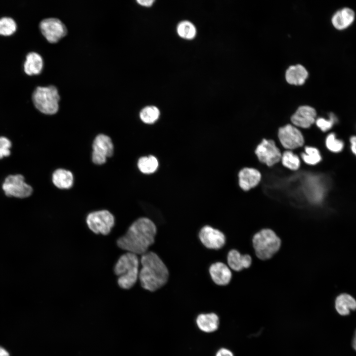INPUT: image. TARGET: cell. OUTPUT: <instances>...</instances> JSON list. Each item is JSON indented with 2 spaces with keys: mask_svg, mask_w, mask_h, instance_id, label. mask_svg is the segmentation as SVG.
I'll list each match as a JSON object with an SVG mask.
<instances>
[{
  "mask_svg": "<svg viewBox=\"0 0 356 356\" xmlns=\"http://www.w3.org/2000/svg\"><path fill=\"white\" fill-rule=\"evenodd\" d=\"M156 233V226L150 219L140 218L117 240V244L127 252L142 255L148 252L149 247L154 243Z\"/></svg>",
  "mask_w": 356,
  "mask_h": 356,
  "instance_id": "1",
  "label": "cell"
},
{
  "mask_svg": "<svg viewBox=\"0 0 356 356\" xmlns=\"http://www.w3.org/2000/svg\"><path fill=\"white\" fill-rule=\"evenodd\" d=\"M142 266L138 278L141 286L149 291H155L168 281L169 273L166 265L154 252H147L141 255Z\"/></svg>",
  "mask_w": 356,
  "mask_h": 356,
  "instance_id": "2",
  "label": "cell"
},
{
  "mask_svg": "<svg viewBox=\"0 0 356 356\" xmlns=\"http://www.w3.org/2000/svg\"><path fill=\"white\" fill-rule=\"evenodd\" d=\"M252 246L256 257L262 261L272 258L280 249L281 240L272 229L265 228L254 234Z\"/></svg>",
  "mask_w": 356,
  "mask_h": 356,
  "instance_id": "3",
  "label": "cell"
},
{
  "mask_svg": "<svg viewBox=\"0 0 356 356\" xmlns=\"http://www.w3.org/2000/svg\"><path fill=\"white\" fill-rule=\"evenodd\" d=\"M139 261L137 255L130 252L122 255L114 267L115 273L118 276V284L125 289L132 288L139 276Z\"/></svg>",
  "mask_w": 356,
  "mask_h": 356,
  "instance_id": "4",
  "label": "cell"
},
{
  "mask_svg": "<svg viewBox=\"0 0 356 356\" xmlns=\"http://www.w3.org/2000/svg\"><path fill=\"white\" fill-rule=\"evenodd\" d=\"M32 99L36 108L44 114L52 115L58 110L60 96L53 86L37 87L33 93Z\"/></svg>",
  "mask_w": 356,
  "mask_h": 356,
  "instance_id": "5",
  "label": "cell"
},
{
  "mask_svg": "<svg viewBox=\"0 0 356 356\" xmlns=\"http://www.w3.org/2000/svg\"><path fill=\"white\" fill-rule=\"evenodd\" d=\"M86 222L89 228L94 233L107 235L114 225L115 218L110 212L103 210L88 214Z\"/></svg>",
  "mask_w": 356,
  "mask_h": 356,
  "instance_id": "6",
  "label": "cell"
},
{
  "mask_svg": "<svg viewBox=\"0 0 356 356\" xmlns=\"http://www.w3.org/2000/svg\"><path fill=\"white\" fill-rule=\"evenodd\" d=\"M2 187L7 196L21 198L29 197L33 191L31 186L25 182L24 177L20 174L7 177Z\"/></svg>",
  "mask_w": 356,
  "mask_h": 356,
  "instance_id": "7",
  "label": "cell"
},
{
  "mask_svg": "<svg viewBox=\"0 0 356 356\" xmlns=\"http://www.w3.org/2000/svg\"><path fill=\"white\" fill-rule=\"evenodd\" d=\"M41 31L50 43H56L66 36L67 30L58 19L48 18L43 20L40 24Z\"/></svg>",
  "mask_w": 356,
  "mask_h": 356,
  "instance_id": "8",
  "label": "cell"
},
{
  "mask_svg": "<svg viewBox=\"0 0 356 356\" xmlns=\"http://www.w3.org/2000/svg\"><path fill=\"white\" fill-rule=\"evenodd\" d=\"M92 160L97 165L105 163L107 157L113 153V144L107 135L100 134L96 136L92 144Z\"/></svg>",
  "mask_w": 356,
  "mask_h": 356,
  "instance_id": "9",
  "label": "cell"
},
{
  "mask_svg": "<svg viewBox=\"0 0 356 356\" xmlns=\"http://www.w3.org/2000/svg\"><path fill=\"white\" fill-rule=\"evenodd\" d=\"M255 153L261 162L268 166L277 163L281 158L280 151L272 140L264 139L258 145Z\"/></svg>",
  "mask_w": 356,
  "mask_h": 356,
  "instance_id": "10",
  "label": "cell"
},
{
  "mask_svg": "<svg viewBox=\"0 0 356 356\" xmlns=\"http://www.w3.org/2000/svg\"><path fill=\"white\" fill-rule=\"evenodd\" d=\"M199 237L203 245L210 249H220L225 245L226 241L223 232L209 225L204 226L200 229Z\"/></svg>",
  "mask_w": 356,
  "mask_h": 356,
  "instance_id": "11",
  "label": "cell"
},
{
  "mask_svg": "<svg viewBox=\"0 0 356 356\" xmlns=\"http://www.w3.org/2000/svg\"><path fill=\"white\" fill-rule=\"evenodd\" d=\"M278 135L282 146L287 149L298 148L304 143V137L300 131L290 124L280 128Z\"/></svg>",
  "mask_w": 356,
  "mask_h": 356,
  "instance_id": "12",
  "label": "cell"
},
{
  "mask_svg": "<svg viewBox=\"0 0 356 356\" xmlns=\"http://www.w3.org/2000/svg\"><path fill=\"white\" fill-rule=\"evenodd\" d=\"M355 10L349 6H343L332 14L330 21L333 27L338 31H343L351 27L356 21Z\"/></svg>",
  "mask_w": 356,
  "mask_h": 356,
  "instance_id": "13",
  "label": "cell"
},
{
  "mask_svg": "<svg viewBox=\"0 0 356 356\" xmlns=\"http://www.w3.org/2000/svg\"><path fill=\"white\" fill-rule=\"evenodd\" d=\"M316 111L312 107L305 105L299 107L291 117L292 122L296 126L308 128L313 124Z\"/></svg>",
  "mask_w": 356,
  "mask_h": 356,
  "instance_id": "14",
  "label": "cell"
},
{
  "mask_svg": "<svg viewBox=\"0 0 356 356\" xmlns=\"http://www.w3.org/2000/svg\"><path fill=\"white\" fill-rule=\"evenodd\" d=\"M209 273L215 283L221 286L228 284L232 276L228 266L221 262L212 264L209 268Z\"/></svg>",
  "mask_w": 356,
  "mask_h": 356,
  "instance_id": "15",
  "label": "cell"
},
{
  "mask_svg": "<svg viewBox=\"0 0 356 356\" xmlns=\"http://www.w3.org/2000/svg\"><path fill=\"white\" fill-rule=\"evenodd\" d=\"M227 263L230 268L235 271H240L251 266L252 258L249 254H243L236 249H232L227 254Z\"/></svg>",
  "mask_w": 356,
  "mask_h": 356,
  "instance_id": "16",
  "label": "cell"
},
{
  "mask_svg": "<svg viewBox=\"0 0 356 356\" xmlns=\"http://www.w3.org/2000/svg\"><path fill=\"white\" fill-rule=\"evenodd\" d=\"M238 177L239 185L245 191L255 187L261 178V174L257 170L249 168L241 170Z\"/></svg>",
  "mask_w": 356,
  "mask_h": 356,
  "instance_id": "17",
  "label": "cell"
},
{
  "mask_svg": "<svg viewBox=\"0 0 356 356\" xmlns=\"http://www.w3.org/2000/svg\"><path fill=\"white\" fill-rule=\"evenodd\" d=\"M196 324L201 331L211 333L216 331L219 325V316L215 313H201L196 319Z\"/></svg>",
  "mask_w": 356,
  "mask_h": 356,
  "instance_id": "18",
  "label": "cell"
},
{
  "mask_svg": "<svg viewBox=\"0 0 356 356\" xmlns=\"http://www.w3.org/2000/svg\"><path fill=\"white\" fill-rule=\"evenodd\" d=\"M308 72L302 65L290 66L286 71L285 78L290 84L301 85L308 77Z\"/></svg>",
  "mask_w": 356,
  "mask_h": 356,
  "instance_id": "19",
  "label": "cell"
},
{
  "mask_svg": "<svg viewBox=\"0 0 356 356\" xmlns=\"http://www.w3.org/2000/svg\"><path fill=\"white\" fill-rule=\"evenodd\" d=\"M43 60L41 56L35 52L27 54L24 63V71L28 75H38L42 71Z\"/></svg>",
  "mask_w": 356,
  "mask_h": 356,
  "instance_id": "20",
  "label": "cell"
},
{
  "mask_svg": "<svg viewBox=\"0 0 356 356\" xmlns=\"http://www.w3.org/2000/svg\"><path fill=\"white\" fill-rule=\"evenodd\" d=\"M52 179L53 184L60 189H68L73 183L72 173L68 170L58 169L52 174Z\"/></svg>",
  "mask_w": 356,
  "mask_h": 356,
  "instance_id": "21",
  "label": "cell"
},
{
  "mask_svg": "<svg viewBox=\"0 0 356 356\" xmlns=\"http://www.w3.org/2000/svg\"><path fill=\"white\" fill-rule=\"evenodd\" d=\"M335 308L342 315L350 313L351 310L356 309V301L348 294H342L338 296L335 301Z\"/></svg>",
  "mask_w": 356,
  "mask_h": 356,
  "instance_id": "22",
  "label": "cell"
},
{
  "mask_svg": "<svg viewBox=\"0 0 356 356\" xmlns=\"http://www.w3.org/2000/svg\"><path fill=\"white\" fill-rule=\"evenodd\" d=\"M158 165V160L152 155L142 157L139 158L137 162V166L140 171L146 174L155 172Z\"/></svg>",
  "mask_w": 356,
  "mask_h": 356,
  "instance_id": "23",
  "label": "cell"
},
{
  "mask_svg": "<svg viewBox=\"0 0 356 356\" xmlns=\"http://www.w3.org/2000/svg\"><path fill=\"white\" fill-rule=\"evenodd\" d=\"M325 145L330 152L334 153H339L342 152L345 147L344 142L337 137L334 133L329 134L325 139Z\"/></svg>",
  "mask_w": 356,
  "mask_h": 356,
  "instance_id": "24",
  "label": "cell"
},
{
  "mask_svg": "<svg viewBox=\"0 0 356 356\" xmlns=\"http://www.w3.org/2000/svg\"><path fill=\"white\" fill-rule=\"evenodd\" d=\"M178 35L181 38L190 40L194 38L196 33V30L194 25L190 21H182L180 22L177 27Z\"/></svg>",
  "mask_w": 356,
  "mask_h": 356,
  "instance_id": "25",
  "label": "cell"
},
{
  "mask_svg": "<svg viewBox=\"0 0 356 356\" xmlns=\"http://www.w3.org/2000/svg\"><path fill=\"white\" fill-rule=\"evenodd\" d=\"M160 116V111L154 106H148L143 108L140 111V119L145 123L152 124L156 122Z\"/></svg>",
  "mask_w": 356,
  "mask_h": 356,
  "instance_id": "26",
  "label": "cell"
},
{
  "mask_svg": "<svg viewBox=\"0 0 356 356\" xmlns=\"http://www.w3.org/2000/svg\"><path fill=\"white\" fill-rule=\"evenodd\" d=\"M305 152L306 153H302L301 156L307 164L314 165L321 161L320 153L316 148L307 146L305 147Z\"/></svg>",
  "mask_w": 356,
  "mask_h": 356,
  "instance_id": "27",
  "label": "cell"
},
{
  "mask_svg": "<svg viewBox=\"0 0 356 356\" xmlns=\"http://www.w3.org/2000/svg\"><path fill=\"white\" fill-rule=\"evenodd\" d=\"M329 119L318 118L315 121L317 127L322 132H327L332 128L335 124L338 122V118L333 112H330L328 115Z\"/></svg>",
  "mask_w": 356,
  "mask_h": 356,
  "instance_id": "28",
  "label": "cell"
},
{
  "mask_svg": "<svg viewBox=\"0 0 356 356\" xmlns=\"http://www.w3.org/2000/svg\"><path fill=\"white\" fill-rule=\"evenodd\" d=\"M282 163L285 167L292 170H297L300 165L299 157L290 151L284 152L282 156Z\"/></svg>",
  "mask_w": 356,
  "mask_h": 356,
  "instance_id": "29",
  "label": "cell"
},
{
  "mask_svg": "<svg viewBox=\"0 0 356 356\" xmlns=\"http://www.w3.org/2000/svg\"><path fill=\"white\" fill-rule=\"evenodd\" d=\"M16 30V24L11 18L3 17L0 19V35L10 36Z\"/></svg>",
  "mask_w": 356,
  "mask_h": 356,
  "instance_id": "30",
  "label": "cell"
},
{
  "mask_svg": "<svg viewBox=\"0 0 356 356\" xmlns=\"http://www.w3.org/2000/svg\"><path fill=\"white\" fill-rule=\"evenodd\" d=\"M11 146L10 141L6 137H0V159L10 155V148Z\"/></svg>",
  "mask_w": 356,
  "mask_h": 356,
  "instance_id": "31",
  "label": "cell"
},
{
  "mask_svg": "<svg viewBox=\"0 0 356 356\" xmlns=\"http://www.w3.org/2000/svg\"><path fill=\"white\" fill-rule=\"evenodd\" d=\"M350 149L352 153L356 157V135H352L349 138Z\"/></svg>",
  "mask_w": 356,
  "mask_h": 356,
  "instance_id": "32",
  "label": "cell"
},
{
  "mask_svg": "<svg viewBox=\"0 0 356 356\" xmlns=\"http://www.w3.org/2000/svg\"><path fill=\"white\" fill-rule=\"evenodd\" d=\"M216 356H234V355L229 350L226 348H221L217 352Z\"/></svg>",
  "mask_w": 356,
  "mask_h": 356,
  "instance_id": "33",
  "label": "cell"
},
{
  "mask_svg": "<svg viewBox=\"0 0 356 356\" xmlns=\"http://www.w3.org/2000/svg\"><path fill=\"white\" fill-rule=\"evenodd\" d=\"M155 1L154 0H138L137 2L138 4L143 6H150L152 5L153 3Z\"/></svg>",
  "mask_w": 356,
  "mask_h": 356,
  "instance_id": "34",
  "label": "cell"
},
{
  "mask_svg": "<svg viewBox=\"0 0 356 356\" xmlns=\"http://www.w3.org/2000/svg\"><path fill=\"white\" fill-rule=\"evenodd\" d=\"M0 356H9V354L5 349L0 347Z\"/></svg>",
  "mask_w": 356,
  "mask_h": 356,
  "instance_id": "35",
  "label": "cell"
},
{
  "mask_svg": "<svg viewBox=\"0 0 356 356\" xmlns=\"http://www.w3.org/2000/svg\"><path fill=\"white\" fill-rule=\"evenodd\" d=\"M353 346L355 350H356V334L353 339Z\"/></svg>",
  "mask_w": 356,
  "mask_h": 356,
  "instance_id": "36",
  "label": "cell"
},
{
  "mask_svg": "<svg viewBox=\"0 0 356 356\" xmlns=\"http://www.w3.org/2000/svg\"></svg>",
  "mask_w": 356,
  "mask_h": 356,
  "instance_id": "37",
  "label": "cell"
}]
</instances>
